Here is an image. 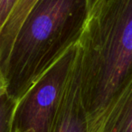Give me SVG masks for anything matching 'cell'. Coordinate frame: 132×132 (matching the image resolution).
I'll use <instances>...</instances> for the list:
<instances>
[{
  "mask_svg": "<svg viewBox=\"0 0 132 132\" xmlns=\"http://www.w3.org/2000/svg\"><path fill=\"white\" fill-rule=\"evenodd\" d=\"M79 44L78 70L89 132H101L132 81V0H100Z\"/></svg>",
  "mask_w": 132,
  "mask_h": 132,
  "instance_id": "1",
  "label": "cell"
},
{
  "mask_svg": "<svg viewBox=\"0 0 132 132\" xmlns=\"http://www.w3.org/2000/svg\"><path fill=\"white\" fill-rule=\"evenodd\" d=\"M88 16L87 0H37L0 66V81L12 99L17 102L79 43Z\"/></svg>",
  "mask_w": 132,
  "mask_h": 132,
  "instance_id": "2",
  "label": "cell"
},
{
  "mask_svg": "<svg viewBox=\"0 0 132 132\" xmlns=\"http://www.w3.org/2000/svg\"><path fill=\"white\" fill-rule=\"evenodd\" d=\"M79 53L72 45L16 102L13 132H52L54 119Z\"/></svg>",
  "mask_w": 132,
  "mask_h": 132,
  "instance_id": "3",
  "label": "cell"
},
{
  "mask_svg": "<svg viewBox=\"0 0 132 132\" xmlns=\"http://www.w3.org/2000/svg\"><path fill=\"white\" fill-rule=\"evenodd\" d=\"M52 132H89L80 86L78 58L61 101Z\"/></svg>",
  "mask_w": 132,
  "mask_h": 132,
  "instance_id": "4",
  "label": "cell"
},
{
  "mask_svg": "<svg viewBox=\"0 0 132 132\" xmlns=\"http://www.w3.org/2000/svg\"><path fill=\"white\" fill-rule=\"evenodd\" d=\"M101 132H132V81L109 112Z\"/></svg>",
  "mask_w": 132,
  "mask_h": 132,
  "instance_id": "5",
  "label": "cell"
},
{
  "mask_svg": "<svg viewBox=\"0 0 132 132\" xmlns=\"http://www.w3.org/2000/svg\"><path fill=\"white\" fill-rule=\"evenodd\" d=\"M37 0H18L0 32V66L6 60L17 31Z\"/></svg>",
  "mask_w": 132,
  "mask_h": 132,
  "instance_id": "6",
  "label": "cell"
},
{
  "mask_svg": "<svg viewBox=\"0 0 132 132\" xmlns=\"http://www.w3.org/2000/svg\"><path fill=\"white\" fill-rule=\"evenodd\" d=\"M16 101L13 100L0 81V132L12 131V120Z\"/></svg>",
  "mask_w": 132,
  "mask_h": 132,
  "instance_id": "7",
  "label": "cell"
},
{
  "mask_svg": "<svg viewBox=\"0 0 132 132\" xmlns=\"http://www.w3.org/2000/svg\"><path fill=\"white\" fill-rule=\"evenodd\" d=\"M17 2L18 0H0V32Z\"/></svg>",
  "mask_w": 132,
  "mask_h": 132,
  "instance_id": "8",
  "label": "cell"
},
{
  "mask_svg": "<svg viewBox=\"0 0 132 132\" xmlns=\"http://www.w3.org/2000/svg\"><path fill=\"white\" fill-rule=\"evenodd\" d=\"M99 1L100 0H87V2H88V7H89V14L93 9V7L97 5V3L99 2Z\"/></svg>",
  "mask_w": 132,
  "mask_h": 132,
  "instance_id": "9",
  "label": "cell"
}]
</instances>
